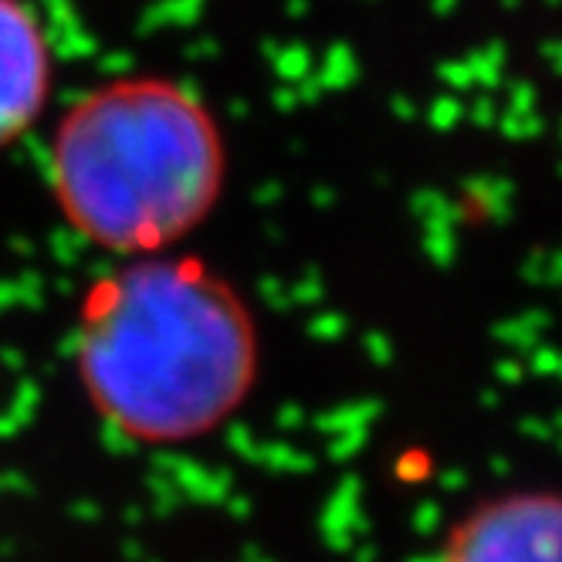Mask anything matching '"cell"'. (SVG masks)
<instances>
[{
  "label": "cell",
  "mask_w": 562,
  "mask_h": 562,
  "mask_svg": "<svg viewBox=\"0 0 562 562\" xmlns=\"http://www.w3.org/2000/svg\"><path fill=\"white\" fill-rule=\"evenodd\" d=\"M255 315L207 261L170 251L123 258L89 289L75 373L105 427L143 448L217 434L258 383Z\"/></svg>",
  "instance_id": "1"
},
{
  "label": "cell",
  "mask_w": 562,
  "mask_h": 562,
  "mask_svg": "<svg viewBox=\"0 0 562 562\" xmlns=\"http://www.w3.org/2000/svg\"><path fill=\"white\" fill-rule=\"evenodd\" d=\"M45 170L75 234L115 258H136L183 245L211 217L227 149L196 92L133 75L95 86L58 119Z\"/></svg>",
  "instance_id": "2"
},
{
  "label": "cell",
  "mask_w": 562,
  "mask_h": 562,
  "mask_svg": "<svg viewBox=\"0 0 562 562\" xmlns=\"http://www.w3.org/2000/svg\"><path fill=\"white\" fill-rule=\"evenodd\" d=\"M437 562H562V498L515 488L477 502L454 521Z\"/></svg>",
  "instance_id": "3"
},
{
  "label": "cell",
  "mask_w": 562,
  "mask_h": 562,
  "mask_svg": "<svg viewBox=\"0 0 562 562\" xmlns=\"http://www.w3.org/2000/svg\"><path fill=\"white\" fill-rule=\"evenodd\" d=\"M52 37L27 0H0V149L27 136L52 102Z\"/></svg>",
  "instance_id": "4"
}]
</instances>
